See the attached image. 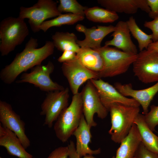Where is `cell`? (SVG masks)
<instances>
[{
	"label": "cell",
	"instance_id": "cell-28",
	"mask_svg": "<svg viewBox=\"0 0 158 158\" xmlns=\"http://www.w3.org/2000/svg\"><path fill=\"white\" fill-rule=\"evenodd\" d=\"M150 107V111L144 115V118L149 128L153 132L158 125V106L153 105Z\"/></svg>",
	"mask_w": 158,
	"mask_h": 158
},
{
	"label": "cell",
	"instance_id": "cell-33",
	"mask_svg": "<svg viewBox=\"0 0 158 158\" xmlns=\"http://www.w3.org/2000/svg\"><path fill=\"white\" fill-rule=\"evenodd\" d=\"M68 149V157L69 158H96L93 155L87 154L83 157H80L77 154L75 150V146L73 142L70 141L67 146Z\"/></svg>",
	"mask_w": 158,
	"mask_h": 158
},
{
	"label": "cell",
	"instance_id": "cell-9",
	"mask_svg": "<svg viewBox=\"0 0 158 158\" xmlns=\"http://www.w3.org/2000/svg\"><path fill=\"white\" fill-rule=\"evenodd\" d=\"M68 87L60 91L47 92L41 105L40 115L45 116L44 125L51 128L62 112L68 106Z\"/></svg>",
	"mask_w": 158,
	"mask_h": 158
},
{
	"label": "cell",
	"instance_id": "cell-3",
	"mask_svg": "<svg viewBox=\"0 0 158 158\" xmlns=\"http://www.w3.org/2000/svg\"><path fill=\"white\" fill-rule=\"evenodd\" d=\"M83 115L81 92L73 95L71 102L59 116L54 129L57 138L66 142L78 126Z\"/></svg>",
	"mask_w": 158,
	"mask_h": 158
},
{
	"label": "cell",
	"instance_id": "cell-23",
	"mask_svg": "<svg viewBox=\"0 0 158 158\" xmlns=\"http://www.w3.org/2000/svg\"><path fill=\"white\" fill-rule=\"evenodd\" d=\"M51 38L55 47L63 52L70 50L77 53L80 48L77 42V36L73 33L57 31Z\"/></svg>",
	"mask_w": 158,
	"mask_h": 158
},
{
	"label": "cell",
	"instance_id": "cell-16",
	"mask_svg": "<svg viewBox=\"0 0 158 158\" xmlns=\"http://www.w3.org/2000/svg\"><path fill=\"white\" fill-rule=\"evenodd\" d=\"M115 27V30L111 35L112 39L107 41L104 45L113 46L125 52L138 54L137 47L131 39L126 22L120 21Z\"/></svg>",
	"mask_w": 158,
	"mask_h": 158
},
{
	"label": "cell",
	"instance_id": "cell-12",
	"mask_svg": "<svg viewBox=\"0 0 158 158\" xmlns=\"http://www.w3.org/2000/svg\"><path fill=\"white\" fill-rule=\"evenodd\" d=\"M0 122L2 126L14 132L26 149L30 145L25 132V123L13 109L11 105L0 100Z\"/></svg>",
	"mask_w": 158,
	"mask_h": 158
},
{
	"label": "cell",
	"instance_id": "cell-19",
	"mask_svg": "<svg viewBox=\"0 0 158 158\" xmlns=\"http://www.w3.org/2000/svg\"><path fill=\"white\" fill-rule=\"evenodd\" d=\"M0 124V146L5 147L10 155L18 158H33L26 151L16 135Z\"/></svg>",
	"mask_w": 158,
	"mask_h": 158
},
{
	"label": "cell",
	"instance_id": "cell-10",
	"mask_svg": "<svg viewBox=\"0 0 158 158\" xmlns=\"http://www.w3.org/2000/svg\"><path fill=\"white\" fill-rule=\"evenodd\" d=\"M133 64L134 75L142 82H158V52L147 49L138 53Z\"/></svg>",
	"mask_w": 158,
	"mask_h": 158
},
{
	"label": "cell",
	"instance_id": "cell-37",
	"mask_svg": "<svg viewBox=\"0 0 158 158\" xmlns=\"http://www.w3.org/2000/svg\"><path fill=\"white\" fill-rule=\"evenodd\" d=\"M0 158H2V157H0Z\"/></svg>",
	"mask_w": 158,
	"mask_h": 158
},
{
	"label": "cell",
	"instance_id": "cell-17",
	"mask_svg": "<svg viewBox=\"0 0 158 158\" xmlns=\"http://www.w3.org/2000/svg\"><path fill=\"white\" fill-rule=\"evenodd\" d=\"M102 6L116 13L133 14L138 9L148 13L150 8L147 0H98Z\"/></svg>",
	"mask_w": 158,
	"mask_h": 158
},
{
	"label": "cell",
	"instance_id": "cell-31",
	"mask_svg": "<svg viewBox=\"0 0 158 158\" xmlns=\"http://www.w3.org/2000/svg\"><path fill=\"white\" fill-rule=\"evenodd\" d=\"M68 149L67 146L59 147L55 149L47 158H68Z\"/></svg>",
	"mask_w": 158,
	"mask_h": 158
},
{
	"label": "cell",
	"instance_id": "cell-6",
	"mask_svg": "<svg viewBox=\"0 0 158 158\" xmlns=\"http://www.w3.org/2000/svg\"><path fill=\"white\" fill-rule=\"evenodd\" d=\"M62 13L58 10L56 2L52 0H39L29 7L21 6L18 17L28 18L30 28L34 32H39L41 24L45 20L56 17Z\"/></svg>",
	"mask_w": 158,
	"mask_h": 158
},
{
	"label": "cell",
	"instance_id": "cell-2",
	"mask_svg": "<svg viewBox=\"0 0 158 158\" xmlns=\"http://www.w3.org/2000/svg\"><path fill=\"white\" fill-rule=\"evenodd\" d=\"M111 126L108 131L112 141L120 143L128 135L139 113V107L115 103L110 107Z\"/></svg>",
	"mask_w": 158,
	"mask_h": 158
},
{
	"label": "cell",
	"instance_id": "cell-27",
	"mask_svg": "<svg viewBox=\"0 0 158 158\" xmlns=\"http://www.w3.org/2000/svg\"><path fill=\"white\" fill-rule=\"evenodd\" d=\"M88 7L83 6L76 0H60L57 6L59 11L85 16V12Z\"/></svg>",
	"mask_w": 158,
	"mask_h": 158
},
{
	"label": "cell",
	"instance_id": "cell-4",
	"mask_svg": "<svg viewBox=\"0 0 158 158\" xmlns=\"http://www.w3.org/2000/svg\"><path fill=\"white\" fill-rule=\"evenodd\" d=\"M29 30L24 19L19 17H9L0 23V51L4 56L21 44L29 35Z\"/></svg>",
	"mask_w": 158,
	"mask_h": 158
},
{
	"label": "cell",
	"instance_id": "cell-15",
	"mask_svg": "<svg viewBox=\"0 0 158 158\" xmlns=\"http://www.w3.org/2000/svg\"><path fill=\"white\" fill-rule=\"evenodd\" d=\"M75 29L79 32L84 33L85 38L83 40L77 41L80 47L89 48L93 49L101 47V43L103 39L109 34L113 32L115 27L112 25L108 26L97 25L87 28L84 25L78 24Z\"/></svg>",
	"mask_w": 158,
	"mask_h": 158
},
{
	"label": "cell",
	"instance_id": "cell-18",
	"mask_svg": "<svg viewBox=\"0 0 158 158\" xmlns=\"http://www.w3.org/2000/svg\"><path fill=\"white\" fill-rule=\"evenodd\" d=\"M91 128L83 115L78 126L73 134L76 140V151L80 157L87 154L97 155L101 152L100 148L92 150L89 146V143L91 142L92 138Z\"/></svg>",
	"mask_w": 158,
	"mask_h": 158
},
{
	"label": "cell",
	"instance_id": "cell-5",
	"mask_svg": "<svg viewBox=\"0 0 158 158\" xmlns=\"http://www.w3.org/2000/svg\"><path fill=\"white\" fill-rule=\"evenodd\" d=\"M94 49L101 54L104 60L99 78L114 77L126 72L136 60L138 54L124 52L116 48L104 45Z\"/></svg>",
	"mask_w": 158,
	"mask_h": 158
},
{
	"label": "cell",
	"instance_id": "cell-34",
	"mask_svg": "<svg viewBox=\"0 0 158 158\" xmlns=\"http://www.w3.org/2000/svg\"><path fill=\"white\" fill-rule=\"evenodd\" d=\"M76 57V53L70 50L63 52L62 54L58 59V62L61 63L68 62L75 59Z\"/></svg>",
	"mask_w": 158,
	"mask_h": 158
},
{
	"label": "cell",
	"instance_id": "cell-22",
	"mask_svg": "<svg viewBox=\"0 0 158 158\" xmlns=\"http://www.w3.org/2000/svg\"><path fill=\"white\" fill-rule=\"evenodd\" d=\"M134 123L137 126L141 142L149 150L158 154V137L153 133L146 123L144 115L139 113Z\"/></svg>",
	"mask_w": 158,
	"mask_h": 158
},
{
	"label": "cell",
	"instance_id": "cell-14",
	"mask_svg": "<svg viewBox=\"0 0 158 158\" xmlns=\"http://www.w3.org/2000/svg\"><path fill=\"white\" fill-rule=\"evenodd\" d=\"M114 87L124 96L130 97L137 101L141 106L144 115L148 112L151 102L158 92V82L150 87L140 90L133 89L131 83L123 84L116 82Z\"/></svg>",
	"mask_w": 158,
	"mask_h": 158
},
{
	"label": "cell",
	"instance_id": "cell-36",
	"mask_svg": "<svg viewBox=\"0 0 158 158\" xmlns=\"http://www.w3.org/2000/svg\"><path fill=\"white\" fill-rule=\"evenodd\" d=\"M133 158H137L135 156Z\"/></svg>",
	"mask_w": 158,
	"mask_h": 158
},
{
	"label": "cell",
	"instance_id": "cell-1",
	"mask_svg": "<svg viewBox=\"0 0 158 158\" xmlns=\"http://www.w3.org/2000/svg\"><path fill=\"white\" fill-rule=\"evenodd\" d=\"M37 41L31 37L23 51L17 53L11 62L1 69L0 78L4 83L12 84L22 72L41 65L53 54L55 47L52 41H47L44 46L37 48Z\"/></svg>",
	"mask_w": 158,
	"mask_h": 158
},
{
	"label": "cell",
	"instance_id": "cell-32",
	"mask_svg": "<svg viewBox=\"0 0 158 158\" xmlns=\"http://www.w3.org/2000/svg\"><path fill=\"white\" fill-rule=\"evenodd\" d=\"M147 2L150 10L149 17L153 19L158 18V0H147Z\"/></svg>",
	"mask_w": 158,
	"mask_h": 158
},
{
	"label": "cell",
	"instance_id": "cell-7",
	"mask_svg": "<svg viewBox=\"0 0 158 158\" xmlns=\"http://www.w3.org/2000/svg\"><path fill=\"white\" fill-rule=\"evenodd\" d=\"M54 69V65L50 61L45 65L41 64L35 66L31 68L30 73L22 74L20 79L16 81V83H31L42 91L47 92L63 90L65 88L54 82L50 77V75Z\"/></svg>",
	"mask_w": 158,
	"mask_h": 158
},
{
	"label": "cell",
	"instance_id": "cell-20",
	"mask_svg": "<svg viewBox=\"0 0 158 158\" xmlns=\"http://www.w3.org/2000/svg\"><path fill=\"white\" fill-rule=\"evenodd\" d=\"M141 142L139 130L134 123L128 135L121 142L115 157L112 158H133Z\"/></svg>",
	"mask_w": 158,
	"mask_h": 158
},
{
	"label": "cell",
	"instance_id": "cell-30",
	"mask_svg": "<svg viewBox=\"0 0 158 158\" xmlns=\"http://www.w3.org/2000/svg\"><path fill=\"white\" fill-rule=\"evenodd\" d=\"M135 156L137 158H158V154L148 150L142 142L138 147Z\"/></svg>",
	"mask_w": 158,
	"mask_h": 158
},
{
	"label": "cell",
	"instance_id": "cell-25",
	"mask_svg": "<svg viewBox=\"0 0 158 158\" xmlns=\"http://www.w3.org/2000/svg\"><path fill=\"white\" fill-rule=\"evenodd\" d=\"M85 16L67 13L60 15L55 18L49 20H45L40 25V30L46 32L50 28L59 27L64 25H72L77 22L83 20Z\"/></svg>",
	"mask_w": 158,
	"mask_h": 158
},
{
	"label": "cell",
	"instance_id": "cell-13",
	"mask_svg": "<svg viewBox=\"0 0 158 158\" xmlns=\"http://www.w3.org/2000/svg\"><path fill=\"white\" fill-rule=\"evenodd\" d=\"M90 80L96 89L102 103L108 111L110 106L115 103L135 107L140 106L134 99L124 96L114 86L101 78Z\"/></svg>",
	"mask_w": 158,
	"mask_h": 158
},
{
	"label": "cell",
	"instance_id": "cell-35",
	"mask_svg": "<svg viewBox=\"0 0 158 158\" xmlns=\"http://www.w3.org/2000/svg\"><path fill=\"white\" fill-rule=\"evenodd\" d=\"M147 49L158 52V41L153 42L150 44Z\"/></svg>",
	"mask_w": 158,
	"mask_h": 158
},
{
	"label": "cell",
	"instance_id": "cell-11",
	"mask_svg": "<svg viewBox=\"0 0 158 158\" xmlns=\"http://www.w3.org/2000/svg\"><path fill=\"white\" fill-rule=\"evenodd\" d=\"M61 69L73 95L79 92L80 87L87 81L99 79L98 73L84 66L77 57L72 61L63 63Z\"/></svg>",
	"mask_w": 158,
	"mask_h": 158
},
{
	"label": "cell",
	"instance_id": "cell-24",
	"mask_svg": "<svg viewBox=\"0 0 158 158\" xmlns=\"http://www.w3.org/2000/svg\"><path fill=\"white\" fill-rule=\"evenodd\" d=\"M85 14L89 20L96 23H111L119 18L115 12L97 6L88 7L85 11Z\"/></svg>",
	"mask_w": 158,
	"mask_h": 158
},
{
	"label": "cell",
	"instance_id": "cell-21",
	"mask_svg": "<svg viewBox=\"0 0 158 158\" xmlns=\"http://www.w3.org/2000/svg\"><path fill=\"white\" fill-rule=\"evenodd\" d=\"M76 57L81 63L88 69L98 74L102 70L103 58L97 50L89 48L80 47Z\"/></svg>",
	"mask_w": 158,
	"mask_h": 158
},
{
	"label": "cell",
	"instance_id": "cell-26",
	"mask_svg": "<svg viewBox=\"0 0 158 158\" xmlns=\"http://www.w3.org/2000/svg\"><path fill=\"white\" fill-rule=\"evenodd\" d=\"M126 22L130 32L138 42L140 51L145 48L147 49L150 44L153 42L152 34H147L140 28L133 16L130 17Z\"/></svg>",
	"mask_w": 158,
	"mask_h": 158
},
{
	"label": "cell",
	"instance_id": "cell-8",
	"mask_svg": "<svg viewBox=\"0 0 158 158\" xmlns=\"http://www.w3.org/2000/svg\"><path fill=\"white\" fill-rule=\"evenodd\" d=\"M81 92L85 120L91 128L95 127L97 124L94 120V114L104 119L109 111L102 103L96 89L90 80L87 81Z\"/></svg>",
	"mask_w": 158,
	"mask_h": 158
},
{
	"label": "cell",
	"instance_id": "cell-29",
	"mask_svg": "<svg viewBox=\"0 0 158 158\" xmlns=\"http://www.w3.org/2000/svg\"><path fill=\"white\" fill-rule=\"evenodd\" d=\"M143 25L145 28L150 29L152 31L153 42L158 41V18L151 21H145Z\"/></svg>",
	"mask_w": 158,
	"mask_h": 158
}]
</instances>
